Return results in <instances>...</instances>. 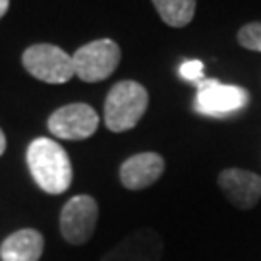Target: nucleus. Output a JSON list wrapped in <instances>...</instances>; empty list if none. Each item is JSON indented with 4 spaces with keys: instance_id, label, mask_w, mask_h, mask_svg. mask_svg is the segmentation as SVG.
<instances>
[{
    "instance_id": "20e7f679",
    "label": "nucleus",
    "mask_w": 261,
    "mask_h": 261,
    "mask_svg": "<svg viewBox=\"0 0 261 261\" xmlns=\"http://www.w3.org/2000/svg\"><path fill=\"white\" fill-rule=\"evenodd\" d=\"M120 56V47L112 39H97L80 47L72 55L74 72L87 84L103 82L118 68Z\"/></svg>"
},
{
    "instance_id": "7ed1b4c3",
    "label": "nucleus",
    "mask_w": 261,
    "mask_h": 261,
    "mask_svg": "<svg viewBox=\"0 0 261 261\" xmlns=\"http://www.w3.org/2000/svg\"><path fill=\"white\" fill-rule=\"evenodd\" d=\"M21 62L35 80L45 84H66L75 75L72 55L50 43H37L25 48Z\"/></svg>"
},
{
    "instance_id": "9b49d317",
    "label": "nucleus",
    "mask_w": 261,
    "mask_h": 261,
    "mask_svg": "<svg viewBox=\"0 0 261 261\" xmlns=\"http://www.w3.org/2000/svg\"><path fill=\"white\" fill-rule=\"evenodd\" d=\"M45 250V238L35 228L12 232L0 246L2 261H39Z\"/></svg>"
},
{
    "instance_id": "ddd939ff",
    "label": "nucleus",
    "mask_w": 261,
    "mask_h": 261,
    "mask_svg": "<svg viewBox=\"0 0 261 261\" xmlns=\"http://www.w3.org/2000/svg\"><path fill=\"white\" fill-rule=\"evenodd\" d=\"M238 43L248 50L261 53V21H252L246 23L238 31Z\"/></svg>"
},
{
    "instance_id": "0eeeda50",
    "label": "nucleus",
    "mask_w": 261,
    "mask_h": 261,
    "mask_svg": "<svg viewBox=\"0 0 261 261\" xmlns=\"http://www.w3.org/2000/svg\"><path fill=\"white\" fill-rule=\"evenodd\" d=\"M53 136L60 140L80 141L91 138L99 128V116L87 103H72L56 109L47 122Z\"/></svg>"
},
{
    "instance_id": "dca6fc26",
    "label": "nucleus",
    "mask_w": 261,
    "mask_h": 261,
    "mask_svg": "<svg viewBox=\"0 0 261 261\" xmlns=\"http://www.w3.org/2000/svg\"><path fill=\"white\" fill-rule=\"evenodd\" d=\"M4 151H6V136L0 128V155H4Z\"/></svg>"
},
{
    "instance_id": "4468645a",
    "label": "nucleus",
    "mask_w": 261,
    "mask_h": 261,
    "mask_svg": "<svg viewBox=\"0 0 261 261\" xmlns=\"http://www.w3.org/2000/svg\"><path fill=\"white\" fill-rule=\"evenodd\" d=\"M180 75L188 80V82H194V84H199L201 80H205V66L201 60H186L180 64Z\"/></svg>"
},
{
    "instance_id": "6e6552de",
    "label": "nucleus",
    "mask_w": 261,
    "mask_h": 261,
    "mask_svg": "<svg viewBox=\"0 0 261 261\" xmlns=\"http://www.w3.org/2000/svg\"><path fill=\"white\" fill-rule=\"evenodd\" d=\"M163 250V236L157 230L140 228L111 248L101 261H161Z\"/></svg>"
},
{
    "instance_id": "9d476101",
    "label": "nucleus",
    "mask_w": 261,
    "mask_h": 261,
    "mask_svg": "<svg viewBox=\"0 0 261 261\" xmlns=\"http://www.w3.org/2000/svg\"><path fill=\"white\" fill-rule=\"evenodd\" d=\"M165 172V159L159 153L145 151L126 159L120 167V182L128 190H145L153 186Z\"/></svg>"
},
{
    "instance_id": "423d86ee",
    "label": "nucleus",
    "mask_w": 261,
    "mask_h": 261,
    "mask_svg": "<svg viewBox=\"0 0 261 261\" xmlns=\"http://www.w3.org/2000/svg\"><path fill=\"white\" fill-rule=\"evenodd\" d=\"M99 221V205L95 197L82 194L66 201L60 213V234L68 244L82 246L89 242Z\"/></svg>"
},
{
    "instance_id": "f257e3e1",
    "label": "nucleus",
    "mask_w": 261,
    "mask_h": 261,
    "mask_svg": "<svg viewBox=\"0 0 261 261\" xmlns=\"http://www.w3.org/2000/svg\"><path fill=\"white\" fill-rule=\"evenodd\" d=\"M25 161L31 176L43 192L60 196L72 186V163L66 149L50 138H37L29 143Z\"/></svg>"
},
{
    "instance_id": "39448f33",
    "label": "nucleus",
    "mask_w": 261,
    "mask_h": 261,
    "mask_svg": "<svg viewBox=\"0 0 261 261\" xmlns=\"http://www.w3.org/2000/svg\"><path fill=\"white\" fill-rule=\"evenodd\" d=\"M248 103H250V93L244 87L221 84L219 80L205 77L197 84L194 109L203 116L223 118V116L242 111Z\"/></svg>"
},
{
    "instance_id": "f8f14e48",
    "label": "nucleus",
    "mask_w": 261,
    "mask_h": 261,
    "mask_svg": "<svg viewBox=\"0 0 261 261\" xmlns=\"http://www.w3.org/2000/svg\"><path fill=\"white\" fill-rule=\"evenodd\" d=\"M153 6L170 28H184L196 16V0H153Z\"/></svg>"
},
{
    "instance_id": "2eb2a0df",
    "label": "nucleus",
    "mask_w": 261,
    "mask_h": 261,
    "mask_svg": "<svg viewBox=\"0 0 261 261\" xmlns=\"http://www.w3.org/2000/svg\"><path fill=\"white\" fill-rule=\"evenodd\" d=\"M8 6H10V0H0V19L4 18V14L8 12Z\"/></svg>"
},
{
    "instance_id": "f03ea898",
    "label": "nucleus",
    "mask_w": 261,
    "mask_h": 261,
    "mask_svg": "<svg viewBox=\"0 0 261 261\" xmlns=\"http://www.w3.org/2000/svg\"><path fill=\"white\" fill-rule=\"evenodd\" d=\"M149 105L147 89L138 82L124 80L111 87L105 99V124L114 134L138 126Z\"/></svg>"
},
{
    "instance_id": "1a4fd4ad",
    "label": "nucleus",
    "mask_w": 261,
    "mask_h": 261,
    "mask_svg": "<svg viewBox=\"0 0 261 261\" xmlns=\"http://www.w3.org/2000/svg\"><path fill=\"white\" fill-rule=\"evenodd\" d=\"M219 188L238 209H252L261 199V176L244 168H224L219 174Z\"/></svg>"
}]
</instances>
